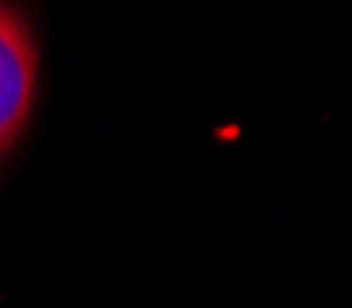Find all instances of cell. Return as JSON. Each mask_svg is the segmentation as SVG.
<instances>
[{
	"mask_svg": "<svg viewBox=\"0 0 352 308\" xmlns=\"http://www.w3.org/2000/svg\"><path fill=\"white\" fill-rule=\"evenodd\" d=\"M37 96V37L19 8L0 4V158L26 132Z\"/></svg>",
	"mask_w": 352,
	"mask_h": 308,
	"instance_id": "cell-1",
	"label": "cell"
}]
</instances>
